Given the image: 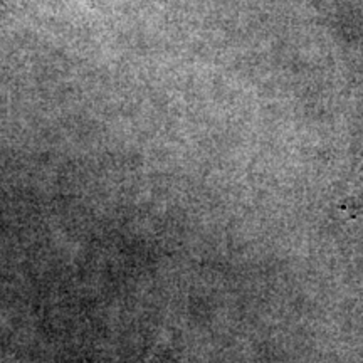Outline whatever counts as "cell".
Masks as SVG:
<instances>
[{"label":"cell","instance_id":"6da1fadb","mask_svg":"<svg viewBox=\"0 0 363 363\" xmlns=\"http://www.w3.org/2000/svg\"><path fill=\"white\" fill-rule=\"evenodd\" d=\"M148 363H165V357L157 353V355H153V358H150Z\"/></svg>","mask_w":363,"mask_h":363}]
</instances>
